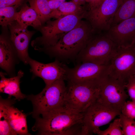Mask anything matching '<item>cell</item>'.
<instances>
[{
  "label": "cell",
  "instance_id": "cell-1",
  "mask_svg": "<svg viewBox=\"0 0 135 135\" xmlns=\"http://www.w3.org/2000/svg\"><path fill=\"white\" fill-rule=\"evenodd\" d=\"M83 114L64 106L36 118L32 129L38 135H82V128L77 126L82 124Z\"/></svg>",
  "mask_w": 135,
  "mask_h": 135
},
{
  "label": "cell",
  "instance_id": "cell-2",
  "mask_svg": "<svg viewBox=\"0 0 135 135\" xmlns=\"http://www.w3.org/2000/svg\"><path fill=\"white\" fill-rule=\"evenodd\" d=\"M94 33L90 23L86 20H82L55 45L42 49L39 52H43L59 60L76 59Z\"/></svg>",
  "mask_w": 135,
  "mask_h": 135
},
{
  "label": "cell",
  "instance_id": "cell-3",
  "mask_svg": "<svg viewBox=\"0 0 135 135\" xmlns=\"http://www.w3.org/2000/svg\"><path fill=\"white\" fill-rule=\"evenodd\" d=\"M102 78L78 83L68 82L64 107L78 112L84 113L98 98Z\"/></svg>",
  "mask_w": 135,
  "mask_h": 135
},
{
  "label": "cell",
  "instance_id": "cell-4",
  "mask_svg": "<svg viewBox=\"0 0 135 135\" xmlns=\"http://www.w3.org/2000/svg\"><path fill=\"white\" fill-rule=\"evenodd\" d=\"M83 18L82 16L72 14L53 20H48L38 30L42 36L32 41V46L39 51L54 45L62 37L78 25Z\"/></svg>",
  "mask_w": 135,
  "mask_h": 135
},
{
  "label": "cell",
  "instance_id": "cell-5",
  "mask_svg": "<svg viewBox=\"0 0 135 135\" xmlns=\"http://www.w3.org/2000/svg\"><path fill=\"white\" fill-rule=\"evenodd\" d=\"M117 47L107 32H94L76 60L78 63L89 62L99 64H108Z\"/></svg>",
  "mask_w": 135,
  "mask_h": 135
},
{
  "label": "cell",
  "instance_id": "cell-6",
  "mask_svg": "<svg viewBox=\"0 0 135 135\" xmlns=\"http://www.w3.org/2000/svg\"><path fill=\"white\" fill-rule=\"evenodd\" d=\"M66 90L64 80H59L46 86L39 94L26 96L33 105L32 114L34 118H35L44 113L64 107Z\"/></svg>",
  "mask_w": 135,
  "mask_h": 135
},
{
  "label": "cell",
  "instance_id": "cell-7",
  "mask_svg": "<svg viewBox=\"0 0 135 135\" xmlns=\"http://www.w3.org/2000/svg\"><path fill=\"white\" fill-rule=\"evenodd\" d=\"M108 75L125 84L135 75V43L128 47H117L109 63Z\"/></svg>",
  "mask_w": 135,
  "mask_h": 135
},
{
  "label": "cell",
  "instance_id": "cell-8",
  "mask_svg": "<svg viewBox=\"0 0 135 135\" xmlns=\"http://www.w3.org/2000/svg\"><path fill=\"white\" fill-rule=\"evenodd\" d=\"M122 0H104L97 7L86 11L84 18L90 24L94 32H107Z\"/></svg>",
  "mask_w": 135,
  "mask_h": 135
},
{
  "label": "cell",
  "instance_id": "cell-9",
  "mask_svg": "<svg viewBox=\"0 0 135 135\" xmlns=\"http://www.w3.org/2000/svg\"><path fill=\"white\" fill-rule=\"evenodd\" d=\"M82 135H90L108 124L121 112L103 104L97 99L83 113Z\"/></svg>",
  "mask_w": 135,
  "mask_h": 135
},
{
  "label": "cell",
  "instance_id": "cell-10",
  "mask_svg": "<svg viewBox=\"0 0 135 135\" xmlns=\"http://www.w3.org/2000/svg\"><path fill=\"white\" fill-rule=\"evenodd\" d=\"M125 84L108 75L101 80L98 100L107 106L121 112L129 96L125 90Z\"/></svg>",
  "mask_w": 135,
  "mask_h": 135
},
{
  "label": "cell",
  "instance_id": "cell-11",
  "mask_svg": "<svg viewBox=\"0 0 135 135\" xmlns=\"http://www.w3.org/2000/svg\"><path fill=\"white\" fill-rule=\"evenodd\" d=\"M28 64L30 66V72L33 77L42 78L46 86L58 80H67L69 68L58 60L56 59L53 62L44 64L30 58Z\"/></svg>",
  "mask_w": 135,
  "mask_h": 135
},
{
  "label": "cell",
  "instance_id": "cell-12",
  "mask_svg": "<svg viewBox=\"0 0 135 135\" xmlns=\"http://www.w3.org/2000/svg\"><path fill=\"white\" fill-rule=\"evenodd\" d=\"M109 67V64H99L89 62L78 63L74 67L69 68L67 80L78 83L102 78L108 75Z\"/></svg>",
  "mask_w": 135,
  "mask_h": 135
},
{
  "label": "cell",
  "instance_id": "cell-13",
  "mask_svg": "<svg viewBox=\"0 0 135 135\" xmlns=\"http://www.w3.org/2000/svg\"><path fill=\"white\" fill-rule=\"evenodd\" d=\"M7 28H3L0 35V66L12 77L16 76L15 66L20 60Z\"/></svg>",
  "mask_w": 135,
  "mask_h": 135
},
{
  "label": "cell",
  "instance_id": "cell-14",
  "mask_svg": "<svg viewBox=\"0 0 135 135\" xmlns=\"http://www.w3.org/2000/svg\"><path fill=\"white\" fill-rule=\"evenodd\" d=\"M8 27L10 30V39L20 61L25 64H28L30 58L28 53V46L35 32L28 30L27 28L20 25L16 21Z\"/></svg>",
  "mask_w": 135,
  "mask_h": 135
},
{
  "label": "cell",
  "instance_id": "cell-15",
  "mask_svg": "<svg viewBox=\"0 0 135 135\" xmlns=\"http://www.w3.org/2000/svg\"><path fill=\"white\" fill-rule=\"evenodd\" d=\"M107 33L117 47L132 46L135 43V16L112 26Z\"/></svg>",
  "mask_w": 135,
  "mask_h": 135
},
{
  "label": "cell",
  "instance_id": "cell-16",
  "mask_svg": "<svg viewBox=\"0 0 135 135\" xmlns=\"http://www.w3.org/2000/svg\"><path fill=\"white\" fill-rule=\"evenodd\" d=\"M24 74L21 70L18 72L17 75L10 78H6V73L0 72L1 79L0 81V92L9 95L8 98L12 96L15 100H20L26 98V96L21 92L20 88V80Z\"/></svg>",
  "mask_w": 135,
  "mask_h": 135
},
{
  "label": "cell",
  "instance_id": "cell-17",
  "mask_svg": "<svg viewBox=\"0 0 135 135\" xmlns=\"http://www.w3.org/2000/svg\"><path fill=\"white\" fill-rule=\"evenodd\" d=\"M8 106L6 113L9 124L17 134L29 135L26 120V116L21 111L14 107L12 105Z\"/></svg>",
  "mask_w": 135,
  "mask_h": 135
},
{
  "label": "cell",
  "instance_id": "cell-18",
  "mask_svg": "<svg viewBox=\"0 0 135 135\" xmlns=\"http://www.w3.org/2000/svg\"><path fill=\"white\" fill-rule=\"evenodd\" d=\"M15 21L25 27L31 26L38 30L42 25L36 11L26 3L17 12Z\"/></svg>",
  "mask_w": 135,
  "mask_h": 135
},
{
  "label": "cell",
  "instance_id": "cell-19",
  "mask_svg": "<svg viewBox=\"0 0 135 135\" xmlns=\"http://www.w3.org/2000/svg\"><path fill=\"white\" fill-rule=\"evenodd\" d=\"M86 11L84 6L72 1L65 2L58 8L52 11L50 18H62L67 16L76 14L83 16Z\"/></svg>",
  "mask_w": 135,
  "mask_h": 135
},
{
  "label": "cell",
  "instance_id": "cell-20",
  "mask_svg": "<svg viewBox=\"0 0 135 135\" xmlns=\"http://www.w3.org/2000/svg\"><path fill=\"white\" fill-rule=\"evenodd\" d=\"M14 100L10 98L6 99L1 97L0 100V135H16L17 134L10 126L6 110L8 106L14 104Z\"/></svg>",
  "mask_w": 135,
  "mask_h": 135
},
{
  "label": "cell",
  "instance_id": "cell-21",
  "mask_svg": "<svg viewBox=\"0 0 135 135\" xmlns=\"http://www.w3.org/2000/svg\"><path fill=\"white\" fill-rule=\"evenodd\" d=\"M134 16L135 0H122L115 14L112 26Z\"/></svg>",
  "mask_w": 135,
  "mask_h": 135
},
{
  "label": "cell",
  "instance_id": "cell-22",
  "mask_svg": "<svg viewBox=\"0 0 135 135\" xmlns=\"http://www.w3.org/2000/svg\"><path fill=\"white\" fill-rule=\"evenodd\" d=\"M28 2L36 13L42 25L50 20L52 10L47 0H28Z\"/></svg>",
  "mask_w": 135,
  "mask_h": 135
},
{
  "label": "cell",
  "instance_id": "cell-23",
  "mask_svg": "<svg viewBox=\"0 0 135 135\" xmlns=\"http://www.w3.org/2000/svg\"><path fill=\"white\" fill-rule=\"evenodd\" d=\"M18 6H8L0 8V25L2 28L8 26L15 21Z\"/></svg>",
  "mask_w": 135,
  "mask_h": 135
},
{
  "label": "cell",
  "instance_id": "cell-24",
  "mask_svg": "<svg viewBox=\"0 0 135 135\" xmlns=\"http://www.w3.org/2000/svg\"><path fill=\"white\" fill-rule=\"evenodd\" d=\"M122 127L121 120L119 118L115 119L106 129L102 130L99 129L95 131L94 134L99 135H123Z\"/></svg>",
  "mask_w": 135,
  "mask_h": 135
},
{
  "label": "cell",
  "instance_id": "cell-25",
  "mask_svg": "<svg viewBox=\"0 0 135 135\" xmlns=\"http://www.w3.org/2000/svg\"><path fill=\"white\" fill-rule=\"evenodd\" d=\"M122 124L124 135H135V121L121 113L119 116Z\"/></svg>",
  "mask_w": 135,
  "mask_h": 135
},
{
  "label": "cell",
  "instance_id": "cell-26",
  "mask_svg": "<svg viewBox=\"0 0 135 135\" xmlns=\"http://www.w3.org/2000/svg\"><path fill=\"white\" fill-rule=\"evenodd\" d=\"M121 113L129 118L135 119V102L126 101L122 107Z\"/></svg>",
  "mask_w": 135,
  "mask_h": 135
},
{
  "label": "cell",
  "instance_id": "cell-27",
  "mask_svg": "<svg viewBox=\"0 0 135 135\" xmlns=\"http://www.w3.org/2000/svg\"><path fill=\"white\" fill-rule=\"evenodd\" d=\"M128 94L134 102L135 100V77L134 76L130 77L125 84Z\"/></svg>",
  "mask_w": 135,
  "mask_h": 135
},
{
  "label": "cell",
  "instance_id": "cell-28",
  "mask_svg": "<svg viewBox=\"0 0 135 135\" xmlns=\"http://www.w3.org/2000/svg\"><path fill=\"white\" fill-rule=\"evenodd\" d=\"M26 1L28 0H0V8L15 5L21 7Z\"/></svg>",
  "mask_w": 135,
  "mask_h": 135
},
{
  "label": "cell",
  "instance_id": "cell-29",
  "mask_svg": "<svg viewBox=\"0 0 135 135\" xmlns=\"http://www.w3.org/2000/svg\"><path fill=\"white\" fill-rule=\"evenodd\" d=\"M52 11L58 8L66 0H47Z\"/></svg>",
  "mask_w": 135,
  "mask_h": 135
},
{
  "label": "cell",
  "instance_id": "cell-30",
  "mask_svg": "<svg viewBox=\"0 0 135 135\" xmlns=\"http://www.w3.org/2000/svg\"><path fill=\"white\" fill-rule=\"evenodd\" d=\"M96 0H86V4L84 6L86 11L90 9L93 6Z\"/></svg>",
  "mask_w": 135,
  "mask_h": 135
},
{
  "label": "cell",
  "instance_id": "cell-31",
  "mask_svg": "<svg viewBox=\"0 0 135 135\" xmlns=\"http://www.w3.org/2000/svg\"><path fill=\"white\" fill-rule=\"evenodd\" d=\"M104 0H96L93 6L90 10L92 9L97 7L99 6Z\"/></svg>",
  "mask_w": 135,
  "mask_h": 135
},
{
  "label": "cell",
  "instance_id": "cell-32",
  "mask_svg": "<svg viewBox=\"0 0 135 135\" xmlns=\"http://www.w3.org/2000/svg\"><path fill=\"white\" fill-rule=\"evenodd\" d=\"M86 0H79L80 4L82 6H84L86 4Z\"/></svg>",
  "mask_w": 135,
  "mask_h": 135
},
{
  "label": "cell",
  "instance_id": "cell-33",
  "mask_svg": "<svg viewBox=\"0 0 135 135\" xmlns=\"http://www.w3.org/2000/svg\"><path fill=\"white\" fill-rule=\"evenodd\" d=\"M71 0L80 5L79 0Z\"/></svg>",
  "mask_w": 135,
  "mask_h": 135
},
{
  "label": "cell",
  "instance_id": "cell-34",
  "mask_svg": "<svg viewBox=\"0 0 135 135\" xmlns=\"http://www.w3.org/2000/svg\"><path fill=\"white\" fill-rule=\"evenodd\" d=\"M134 76V77H135V75Z\"/></svg>",
  "mask_w": 135,
  "mask_h": 135
},
{
  "label": "cell",
  "instance_id": "cell-35",
  "mask_svg": "<svg viewBox=\"0 0 135 135\" xmlns=\"http://www.w3.org/2000/svg\"><path fill=\"white\" fill-rule=\"evenodd\" d=\"M134 102H135V101H134Z\"/></svg>",
  "mask_w": 135,
  "mask_h": 135
}]
</instances>
